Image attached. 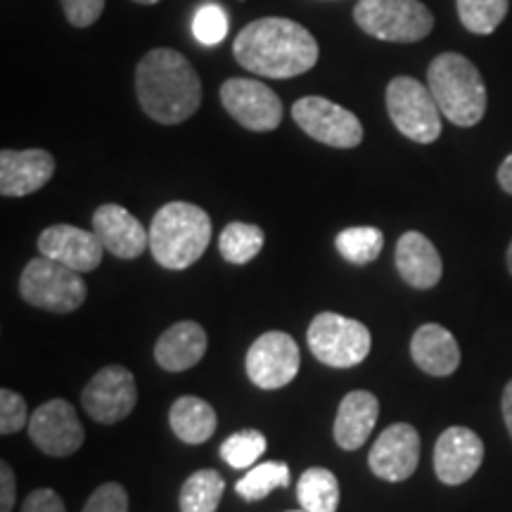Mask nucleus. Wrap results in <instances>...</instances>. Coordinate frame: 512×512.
Masks as SVG:
<instances>
[{
	"label": "nucleus",
	"instance_id": "32",
	"mask_svg": "<svg viewBox=\"0 0 512 512\" xmlns=\"http://www.w3.org/2000/svg\"><path fill=\"white\" fill-rule=\"evenodd\" d=\"M24 425H29L27 401L8 387L0 389V432L8 437L22 430Z\"/></svg>",
	"mask_w": 512,
	"mask_h": 512
},
{
	"label": "nucleus",
	"instance_id": "39",
	"mask_svg": "<svg viewBox=\"0 0 512 512\" xmlns=\"http://www.w3.org/2000/svg\"><path fill=\"white\" fill-rule=\"evenodd\" d=\"M505 261H508V271L512 275V242H510V247H508V254H505Z\"/></svg>",
	"mask_w": 512,
	"mask_h": 512
},
{
	"label": "nucleus",
	"instance_id": "37",
	"mask_svg": "<svg viewBox=\"0 0 512 512\" xmlns=\"http://www.w3.org/2000/svg\"><path fill=\"white\" fill-rule=\"evenodd\" d=\"M498 185L512 195V152L503 159V164L498 166Z\"/></svg>",
	"mask_w": 512,
	"mask_h": 512
},
{
	"label": "nucleus",
	"instance_id": "22",
	"mask_svg": "<svg viewBox=\"0 0 512 512\" xmlns=\"http://www.w3.org/2000/svg\"><path fill=\"white\" fill-rule=\"evenodd\" d=\"M411 356L422 373L448 377L460 366V347L456 337L437 323H425L411 339Z\"/></svg>",
	"mask_w": 512,
	"mask_h": 512
},
{
	"label": "nucleus",
	"instance_id": "12",
	"mask_svg": "<svg viewBox=\"0 0 512 512\" xmlns=\"http://www.w3.org/2000/svg\"><path fill=\"white\" fill-rule=\"evenodd\" d=\"M221 102L230 117L249 131H275L283 121V102L256 79H228L221 86Z\"/></svg>",
	"mask_w": 512,
	"mask_h": 512
},
{
	"label": "nucleus",
	"instance_id": "24",
	"mask_svg": "<svg viewBox=\"0 0 512 512\" xmlns=\"http://www.w3.org/2000/svg\"><path fill=\"white\" fill-rule=\"evenodd\" d=\"M299 505L306 512H337L339 482L325 467H309L297 482Z\"/></svg>",
	"mask_w": 512,
	"mask_h": 512
},
{
	"label": "nucleus",
	"instance_id": "33",
	"mask_svg": "<svg viewBox=\"0 0 512 512\" xmlns=\"http://www.w3.org/2000/svg\"><path fill=\"white\" fill-rule=\"evenodd\" d=\"M83 512H128V494L117 482L98 486L83 505Z\"/></svg>",
	"mask_w": 512,
	"mask_h": 512
},
{
	"label": "nucleus",
	"instance_id": "28",
	"mask_svg": "<svg viewBox=\"0 0 512 512\" xmlns=\"http://www.w3.org/2000/svg\"><path fill=\"white\" fill-rule=\"evenodd\" d=\"M337 252L354 266H368L380 256L384 247V235L380 228L356 226L347 228L335 238Z\"/></svg>",
	"mask_w": 512,
	"mask_h": 512
},
{
	"label": "nucleus",
	"instance_id": "26",
	"mask_svg": "<svg viewBox=\"0 0 512 512\" xmlns=\"http://www.w3.org/2000/svg\"><path fill=\"white\" fill-rule=\"evenodd\" d=\"M264 230L259 226H252V223L233 221L223 228L219 238V252L228 264L245 266L249 261L259 256L261 249H264Z\"/></svg>",
	"mask_w": 512,
	"mask_h": 512
},
{
	"label": "nucleus",
	"instance_id": "38",
	"mask_svg": "<svg viewBox=\"0 0 512 512\" xmlns=\"http://www.w3.org/2000/svg\"><path fill=\"white\" fill-rule=\"evenodd\" d=\"M501 408H503L505 427H508V432H510V437H512V380H510L508 384H505V389H503Z\"/></svg>",
	"mask_w": 512,
	"mask_h": 512
},
{
	"label": "nucleus",
	"instance_id": "5",
	"mask_svg": "<svg viewBox=\"0 0 512 512\" xmlns=\"http://www.w3.org/2000/svg\"><path fill=\"white\" fill-rule=\"evenodd\" d=\"M19 294L36 309L72 313L86 302L88 287L79 271H72L60 261L41 254L24 266L22 278H19Z\"/></svg>",
	"mask_w": 512,
	"mask_h": 512
},
{
	"label": "nucleus",
	"instance_id": "8",
	"mask_svg": "<svg viewBox=\"0 0 512 512\" xmlns=\"http://www.w3.org/2000/svg\"><path fill=\"white\" fill-rule=\"evenodd\" d=\"M387 112L408 140L430 145L441 136V114L430 86L413 76H396L387 86Z\"/></svg>",
	"mask_w": 512,
	"mask_h": 512
},
{
	"label": "nucleus",
	"instance_id": "13",
	"mask_svg": "<svg viewBox=\"0 0 512 512\" xmlns=\"http://www.w3.org/2000/svg\"><path fill=\"white\" fill-rule=\"evenodd\" d=\"M29 439L46 456L67 458L79 451L86 441L81 420L74 406L64 399L41 403L29 418Z\"/></svg>",
	"mask_w": 512,
	"mask_h": 512
},
{
	"label": "nucleus",
	"instance_id": "6",
	"mask_svg": "<svg viewBox=\"0 0 512 512\" xmlns=\"http://www.w3.org/2000/svg\"><path fill=\"white\" fill-rule=\"evenodd\" d=\"M306 339H309L311 354L330 368H354L366 361L373 347L370 330L361 320L332 311L318 313L311 320Z\"/></svg>",
	"mask_w": 512,
	"mask_h": 512
},
{
	"label": "nucleus",
	"instance_id": "29",
	"mask_svg": "<svg viewBox=\"0 0 512 512\" xmlns=\"http://www.w3.org/2000/svg\"><path fill=\"white\" fill-rule=\"evenodd\" d=\"M458 17L467 31L489 36L501 27L508 15L510 0H456Z\"/></svg>",
	"mask_w": 512,
	"mask_h": 512
},
{
	"label": "nucleus",
	"instance_id": "18",
	"mask_svg": "<svg viewBox=\"0 0 512 512\" xmlns=\"http://www.w3.org/2000/svg\"><path fill=\"white\" fill-rule=\"evenodd\" d=\"M55 174V159L46 150L0 152V195L27 197L48 185Z\"/></svg>",
	"mask_w": 512,
	"mask_h": 512
},
{
	"label": "nucleus",
	"instance_id": "21",
	"mask_svg": "<svg viewBox=\"0 0 512 512\" xmlns=\"http://www.w3.org/2000/svg\"><path fill=\"white\" fill-rule=\"evenodd\" d=\"M207 354V332L200 323L181 320L162 332L155 347V361L169 373H183L202 361Z\"/></svg>",
	"mask_w": 512,
	"mask_h": 512
},
{
	"label": "nucleus",
	"instance_id": "40",
	"mask_svg": "<svg viewBox=\"0 0 512 512\" xmlns=\"http://www.w3.org/2000/svg\"><path fill=\"white\" fill-rule=\"evenodd\" d=\"M133 3H138V5H155V3H159V0H133Z\"/></svg>",
	"mask_w": 512,
	"mask_h": 512
},
{
	"label": "nucleus",
	"instance_id": "20",
	"mask_svg": "<svg viewBox=\"0 0 512 512\" xmlns=\"http://www.w3.org/2000/svg\"><path fill=\"white\" fill-rule=\"evenodd\" d=\"M380 418V401L373 392L356 389L344 396L335 418V441L344 451H356L370 439Z\"/></svg>",
	"mask_w": 512,
	"mask_h": 512
},
{
	"label": "nucleus",
	"instance_id": "19",
	"mask_svg": "<svg viewBox=\"0 0 512 512\" xmlns=\"http://www.w3.org/2000/svg\"><path fill=\"white\" fill-rule=\"evenodd\" d=\"M396 268L403 283H408L415 290H432L441 280L444 264L434 247V242L418 230H408L396 242Z\"/></svg>",
	"mask_w": 512,
	"mask_h": 512
},
{
	"label": "nucleus",
	"instance_id": "36",
	"mask_svg": "<svg viewBox=\"0 0 512 512\" xmlns=\"http://www.w3.org/2000/svg\"><path fill=\"white\" fill-rule=\"evenodd\" d=\"M17 501V479L8 460L0 463V512H12Z\"/></svg>",
	"mask_w": 512,
	"mask_h": 512
},
{
	"label": "nucleus",
	"instance_id": "11",
	"mask_svg": "<svg viewBox=\"0 0 512 512\" xmlns=\"http://www.w3.org/2000/svg\"><path fill=\"white\" fill-rule=\"evenodd\" d=\"M81 401L95 422L102 425L121 422L138 403L136 377L124 366H105L86 384Z\"/></svg>",
	"mask_w": 512,
	"mask_h": 512
},
{
	"label": "nucleus",
	"instance_id": "15",
	"mask_svg": "<svg viewBox=\"0 0 512 512\" xmlns=\"http://www.w3.org/2000/svg\"><path fill=\"white\" fill-rule=\"evenodd\" d=\"M484 460V441L470 427L453 425L434 446V472L446 486H460L477 475Z\"/></svg>",
	"mask_w": 512,
	"mask_h": 512
},
{
	"label": "nucleus",
	"instance_id": "17",
	"mask_svg": "<svg viewBox=\"0 0 512 512\" xmlns=\"http://www.w3.org/2000/svg\"><path fill=\"white\" fill-rule=\"evenodd\" d=\"M93 230L105 252L117 259H138L150 247V230L119 204H102L93 214Z\"/></svg>",
	"mask_w": 512,
	"mask_h": 512
},
{
	"label": "nucleus",
	"instance_id": "4",
	"mask_svg": "<svg viewBox=\"0 0 512 512\" xmlns=\"http://www.w3.org/2000/svg\"><path fill=\"white\" fill-rule=\"evenodd\" d=\"M427 86L451 124L477 126L486 114V86L479 69L458 53H441L427 69Z\"/></svg>",
	"mask_w": 512,
	"mask_h": 512
},
{
	"label": "nucleus",
	"instance_id": "16",
	"mask_svg": "<svg viewBox=\"0 0 512 512\" xmlns=\"http://www.w3.org/2000/svg\"><path fill=\"white\" fill-rule=\"evenodd\" d=\"M38 252L69 266L72 271L91 273L100 266L105 247L95 230L60 223V226H50L38 235Z\"/></svg>",
	"mask_w": 512,
	"mask_h": 512
},
{
	"label": "nucleus",
	"instance_id": "35",
	"mask_svg": "<svg viewBox=\"0 0 512 512\" xmlns=\"http://www.w3.org/2000/svg\"><path fill=\"white\" fill-rule=\"evenodd\" d=\"M22 512H67L60 494L53 489H36L22 503Z\"/></svg>",
	"mask_w": 512,
	"mask_h": 512
},
{
	"label": "nucleus",
	"instance_id": "30",
	"mask_svg": "<svg viewBox=\"0 0 512 512\" xmlns=\"http://www.w3.org/2000/svg\"><path fill=\"white\" fill-rule=\"evenodd\" d=\"M266 437L259 430H240L221 444V458L233 470H247L254 467L256 460L266 453Z\"/></svg>",
	"mask_w": 512,
	"mask_h": 512
},
{
	"label": "nucleus",
	"instance_id": "1",
	"mask_svg": "<svg viewBox=\"0 0 512 512\" xmlns=\"http://www.w3.org/2000/svg\"><path fill=\"white\" fill-rule=\"evenodd\" d=\"M240 67L268 79H292L306 74L318 62V43L313 34L294 19H254L233 43Z\"/></svg>",
	"mask_w": 512,
	"mask_h": 512
},
{
	"label": "nucleus",
	"instance_id": "23",
	"mask_svg": "<svg viewBox=\"0 0 512 512\" xmlns=\"http://www.w3.org/2000/svg\"><path fill=\"white\" fill-rule=\"evenodd\" d=\"M169 425L185 444H204L216 432V411L200 396H181L171 406Z\"/></svg>",
	"mask_w": 512,
	"mask_h": 512
},
{
	"label": "nucleus",
	"instance_id": "7",
	"mask_svg": "<svg viewBox=\"0 0 512 512\" xmlns=\"http://www.w3.org/2000/svg\"><path fill=\"white\" fill-rule=\"evenodd\" d=\"M356 24L377 41L418 43L434 29V17L420 0H358Z\"/></svg>",
	"mask_w": 512,
	"mask_h": 512
},
{
	"label": "nucleus",
	"instance_id": "3",
	"mask_svg": "<svg viewBox=\"0 0 512 512\" xmlns=\"http://www.w3.org/2000/svg\"><path fill=\"white\" fill-rule=\"evenodd\" d=\"M211 242V219L190 202H169L150 223V252L162 268L185 271L202 259Z\"/></svg>",
	"mask_w": 512,
	"mask_h": 512
},
{
	"label": "nucleus",
	"instance_id": "9",
	"mask_svg": "<svg viewBox=\"0 0 512 512\" xmlns=\"http://www.w3.org/2000/svg\"><path fill=\"white\" fill-rule=\"evenodd\" d=\"M292 117L306 136L323 145L351 150L363 143V124L356 114L320 95H309L294 102Z\"/></svg>",
	"mask_w": 512,
	"mask_h": 512
},
{
	"label": "nucleus",
	"instance_id": "10",
	"mask_svg": "<svg viewBox=\"0 0 512 512\" xmlns=\"http://www.w3.org/2000/svg\"><path fill=\"white\" fill-rule=\"evenodd\" d=\"M299 356L297 342L287 332L271 330L264 332L249 347L245 368L247 377L259 389H283L299 373Z\"/></svg>",
	"mask_w": 512,
	"mask_h": 512
},
{
	"label": "nucleus",
	"instance_id": "14",
	"mask_svg": "<svg viewBox=\"0 0 512 512\" xmlns=\"http://www.w3.org/2000/svg\"><path fill=\"white\" fill-rule=\"evenodd\" d=\"M420 463V434L408 422L387 427L370 448V472L384 482H403L413 477Z\"/></svg>",
	"mask_w": 512,
	"mask_h": 512
},
{
	"label": "nucleus",
	"instance_id": "41",
	"mask_svg": "<svg viewBox=\"0 0 512 512\" xmlns=\"http://www.w3.org/2000/svg\"><path fill=\"white\" fill-rule=\"evenodd\" d=\"M290 512H306V510H304V508H302V510H290Z\"/></svg>",
	"mask_w": 512,
	"mask_h": 512
},
{
	"label": "nucleus",
	"instance_id": "27",
	"mask_svg": "<svg viewBox=\"0 0 512 512\" xmlns=\"http://www.w3.org/2000/svg\"><path fill=\"white\" fill-rule=\"evenodd\" d=\"M290 479V465L280 463V460H268V463L254 465L252 470L235 484V494L245 498L247 503L264 501L271 491L290 486Z\"/></svg>",
	"mask_w": 512,
	"mask_h": 512
},
{
	"label": "nucleus",
	"instance_id": "31",
	"mask_svg": "<svg viewBox=\"0 0 512 512\" xmlns=\"http://www.w3.org/2000/svg\"><path fill=\"white\" fill-rule=\"evenodd\" d=\"M192 34L202 46H219L223 38L228 36V17L221 5H202L195 19H192Z\"/></svg>",
	"mask_w": 512,
	"mask_h": 512
},
{
	"label": "nucleus",
	"instance_id": "34",
	"mask_svg": "<svg viewBox=\"0 0 512 512\" xmlns=\"http://www.w3.org/2000/svg\"><path fill=\"white\" fill-rule=\"evenodd\" d=\"M60 3L67 22L79 29L93 27L105 10V0H60Z\"/></svg>",
	"mask_w": 512,
	"mask_h": 512
},
{
	"label": "nucleus",
	"instance_id": "2",
	"mask_svg": "<svg viewBox=\"0 0 512 512\" xmlns=\"http://www.w3.org/2000/svg\"><path fill=\"white\" fill-rule=\"evenodd\" d=\"M136 93L147 117L164 126L183 124L202 105L200 74L171 48L150 50L138 62Z\"/></svg>",
	"mask_w": 512,
	"mask_h": 512
},
{
	"label": "nucleus",
	"instance_id": "25",
	"mask_svg": "<svg viewBox=\"0 0 512 512\" xmlns=\"http://www.w3.org/2000/svg\"><path fill=\"white\" fill-rule=\"evenodd\" d=\"M226 491V479L216 470H197L185 479L178 496L181 512H216Z\"/></svg>",
	"mask_w": 512,
	"mask_h": 512
}]
</instances>
